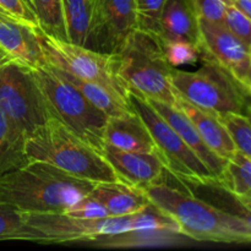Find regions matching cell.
Returning <instances> with one entry per match:
<instances>
[{
    "instance_id": "cell-26",
    "label": "cell",
    "mask_w": 251,
    "mask_h": 251,
    "mask_svg": "<svg viewBox=\"0 0 251 251\" xmlns=\"http://www.w3.org/2000/svg\"><path fill=\"white\" fill-rule=\"evenodd\" d=\"M164 56L173 68L183 65H193L201 60V51L199 46L184 41H174L162 43Z\"/></svg>"
},
{
    "instance_id": "cell-23",
    "label": "cell",
    "mask_w": 251,
    "mask_h": 251,
    "mask_svg": "<svg viewBox=\"0 0 251 251\" xmlns=\"http://www.w3.org/2000/svg\"><path fill=\"white\" fill-rule=\"evenodd\" d=\"M68 41L85 46L90 29L88 0H63Z\"/></svg>"
},
{
    "instance_id": "cell-5",
    "label": "cell",
    "mask_w": 251,
    "mask_h": 251,
    "mask_svg": "<svg viewBox=\"0 0 251 251\" xmlns=\"http://www.w3.org/2000/svg\"><path fill=\"white\" fill-rule=\"evenodd\" d=\"M51 117L102 153L108 117L50 65L32 69Z\"/></svg>"
},
{
    "instance_id": "cell-16",
    "label": "cell",
    "mask_w": 251,
    "mask_h": 251,
    "mask_svg": "<svg viewBox=\"0 0 251 251\" xmlns=\"http://www.w3.org/2000/svg\"><path fill=\"white\" fill-rule=\"evenodd\" d=\"M104 141L105 144L125 151L158 154L150 130L136 112L127 113L122 117L108 118Z\"/></svg>"
},
{
    "instance_id": "cell-11",
    "label": "cell",
    "mask_w": 251,
    "mask_h": 251,
    "mask_svg": "<svg viewBox=\"0 0 251 251\" xmlns=\"http://www.w3.org/2000/svg\"><path fill=\"white\" fill-rule=\"evenodd\" d=\"M137 28L134 0H91L90 29L86 47L113 54Z\"/></svg>"
},
{
    "instance_id": "cell-25",
    "label": "cell",
    "mask_w": 251,
    "mask_h": 251,
    "mask_svg": "<svg viewBox=\"0 0 251 251\" xmlns=\"http://www.w3.org/2000/svg\"><path fill=\"white\" fill-rule=\"evenodd\" d=\"M218 118L229 131L238 151L251 159V124L247 115L229 113Z\"/></svg>"
},
{
    "instance_id": "cell-28",
    "label": "cell",
    "mask_w": 251,
    "mask_h": 251,
    "mask_svg": "<svg viewBox=\"0 0 251 251\" xmlns=\"http://www.w3.org/2000/svg\"><path fill=\"white\" fill-rule=\"evenodd\" d=\"M227 28L243 42L251 55V20L232 4L227 5L225 15Z\"/></svg>"
},
{
    "instance_id": "cell-9",
    "label": "cell",
    "mask_w": 251,
    "mask_h": 251,
    "mask_svg": "<svg viewBox=\"0 0 251 251\" xmlns=\"http://www.w3.org/2000/svg\"><path fill=\"white\" fill-rule=\"evenodd\" d=\"M0 108L26 137L53 118L32 69L16 59L0 65Z\"/></svg>"
},
{
    "instance_id": "cell-18",
    "label": "cell",
    "mask_w": 251,
    "mask_h": 251,
    "mask_svg": "<svg viewBox=\"0 0 251 251\" xmlns=\"http://www.w3.org/2000/svg\"><path fill=\"white\" fill-rule=\"evenodd\" d=\"M176 107L185 113L211 151L225 159H229L235 153L237 147L233 142L229 131L221 122L218 115L208 110L201 109L184 100L183 98H180Z\"/></svg>"
},
{
    "instance_id": "cell-7",
    "label": "cell",
    "mask_w": 251,
    "mask_h": 251,
    "mask_svg": "<svg viewBox=\"0 0 251 251\" xmlns=\"http://www.w3.org/2000/svg\"><path fill=\"white\" fill-rule=\"evenodd\" d=\"M136 229V213L103 218H76L64 212H24V225L15 240L39 244L97 242L98 239Z\"/></svg>"
},
{
    "instance_id": "cell-31",
    "label": "cell",
    "mask_w": 251,
    "mask_h": 251,
    "mask_svg": "<svg viewBox=\"0 0 251 251\" xmlns=\"http://www.w3.org/2000/svg\"><path fill=\"white\" fill-rule=\"evenodd\" d=\"M199 19L225 25V15L227 9L226 0H190Z\"/></svg>"
},
{
    "instance_id": "cell-20",
    "label": "cell",
    "mask_w": 251,
    "mask_h": 251,
    "mask_svg": "<svg viewBox=\"0 0 251 251\" xmlns=\"http://www.w3.org/2000/svg\"><path fill=\"white\" fill-rule=\"evenodd\" d=\"M54 68V66H53ZM56 69V68H55ZM66 80L73 83L96 108L104 113L108 118L122 117L127 113L134 112L129 102V97L120 95L114 88L96 81L78 78L71 74L56 69Z\"/></svg>"
},
{
    "instance_id": "cell-10",
    "label": "cell",
    "mask_w": 251,
    "mask_h": 251,
    "mask_svg": "<svg viewBox=\"0 0 251 251\" xmlns=\"http://www.w3.org/2000/svg\"><path fill=\"white\" fill-rule=\"evenodd\" d=\"M39 46L48 65L78 78L103 83L129 97V91L117 77L112 54H104L47 33L38 25L33 26Z\"/></svg>"
},
{
    "instance_id": "cell-29",
    "label": "cell",
    "mask_w": 251,
    "mask_h": 251,
    "mask_svg": "<svg viewBox=\"0 0 251 251\" xmlns=\"http://www.w3.org/2000/svg\"><path fill=\"white\" fill-rule=\"evenodd\" d=\"M64 213L76 218H87V220L103 218L109 216L103 203L91 193L83 198L78 199L70 207L66 208Z\"/></svg>"
},
{
    "instance_id": "cell-33",
    "label": "cell",
    "mask_w": 251,
    "mask_h": 251,
    "mask_svg": "<svg viewBox=\"0 0 251 251\" xmlns=\"http://www.w3.org/2000/svg\"><path fill=\"white\" fill-rule=\"evenodd\" d=\"M232 5H234L245 16H248L251 20V0H238V1L232 2Z\"/></svg>"
},
{
    "instance_id": "cell-24",
    "label": "cell",
    "mask_w": 251,
    "mask_h": 251,
    "mask_svg": "<svg viewBox=\"0 0 251 251\" xmlns=\"http://www.w3.org/2000/svg\"><path fill=\"white\" fill-rule=\"evenodd\" d=\"M31 7L42 29L56 38L68 41L63 0H31Z\"/></svg>"
},
{
    "instance_id": "cell-35",
    "label": "cell",
    "mask_w": 251,
    "mask_h": 251,
    "mask_svg": "<svg viewBox=\"0 0 251 251\" xmlns=\"http://www.w3.org/2000/svg\"><path fill=\"white\" fill-rule=\"evenodd\" d=\"M9 59L12 58L6 53V51H0V65H1L2 63H5V61L9 60Z\"/></svg>"
},
{
    "instance_id": "cell-8",
    "label": "cell",
    "mask_w": 251,
    "mask_h": 251,
    "mask_svg": "<svg viewBox=\"0 0 251 251\" xmlns=\"http://www.w3.org/2000/svg\"><path fill=\"white\" fill-rule=\"evenodd\" d=\"M129 102L134 112L140 115L150 130L167 172L176 176L179 180L198 185L216 183L215 176L203 162L184 142L169 123L152 107L147 98L129 92Z\"/></svg>"
},
{
    "instance_id": "cell-2",
    "label": "cell",
    "mask_w": 251,
    "mask_h": 251,
    "mask_svg": "<svg viewBox=\"0 0 251 251\" xmlns=\"http://www.w3.org/2000/svg\"><path fill=\"white\" fill-rule=\"evenodd\" d=\"M144 190L151 203L178 225L181 235L198 242L251 243L247 225L234 213L162 181Z\"/></svg>"
},
{
    "instance_id": "cell-30",
    "label": "cell",
    "mask_w": 251,
    "mask_h": 251,
    "mask_svg": "<svg viewBox=\"0 0 251 251\" xmlns=\"http://www.w3.org/2000/svg\"><path fill=\"white\" fill-rule=\"evenodd\" d=\"M24 225V212L15 206L0 203V242L15 240Z\"/></svg>"
},
{
    "instance_id": "cell-17",
    "label": "cell",
    "mask_w": 251,
    "mask_h": 251,
    "mask_svg": "<svg viewBox=\"0 0 251 251\" xmlns=\"http://www.w3.org/2000/svg\"><path fill=\"white\" fill-rule=\"evenodd\" d=\"M157 37L162 43L184 41L200 44L199 16L190 0H168L159 19Z\"/></svg>"
},
{
    "instance_id": "cell-21",
    "label": "cell",
    "mask_w": 251,
    "mask_h": 251,
    "mask_svg": "<svg viewBox=\"0 0 251 251\" xmlns=\"http://www.w3.org/2000/svg\"><path fill=\"white\" fill-rule=\"evenodd\" d=\"M28 162L26 135L0 108V176Z\"/></svg>"
},
{
    "instance_id": "cell-41",
    "label": "cell",
    "mask_w": 251,
    "mask_h": 251,
    "mask_svg": "<svg viewBox=\"0 0 251 251\" xmlns=\"http://www.w3.org/2000/svg\"><path fill=\"white\" fill-rule=\"evenodd\" d=\"M91 1V0H88V2H90Z\"/></svg>"
},
{
    "instance_id": "cell-15",
    "label": "cell",
    "mask_w": 251,
    "mask_h": 251,
    "mask_svg": "<svg viewBox=\"0 0 251 251\" xmlns=\"http://www.w3.org/2000/svg\"><path fill=\"white\" fill-rule=\"evenodd\" d=\"M149 102L169 123V125L178 132L179 136L184 140V142L195 152L196 156L203 162V164L207 167L208 171L211 172V174L215 176L216 181H217L221 174H222L223 169H225L227 159L216 154L215 152L211 151L206 146V144L201 139L196 127L194 126V124L186 117V114L183 110L179 109L176 105L159 102V100H149Z\"/></svg>"
},
{
    "instance_id": "cell-12",
    "label": "cell",
    "mask_w": 251,
    "mask_h": 251,
    "mask_svg": "<svg viewBox=\"0 0 251 251\" xmlns=\"http://www.w3.org/2000/svg\"><path fill=\"white\" fill-rule=\"evenodd\" d=\"M201 58L211 59L239 81L247 73L251 55L247 47L223 24L199 19Z\"/></svg>"
},
{
    "instance_id": "cell-14",
    "label": "cell",
    "mask_w": 251,
    "mask_h": 251,
    "mask_svg": "<svg viewBox=\"0 0 251 251\" xmlns=\"http://www.w3.org/2000/svg\"><path fill=\"white\" fill-rule=\"evenodd\" d=\"M33 26L14 19L0 17V47L12 59L31 69L47 65Z\"/></svg>"
},
{
    "instance_id": "cell-22",
    "label": "cell",
    "mask_w": 251,
    "mask_h": 251,
    "mask_svg": "<svg viewBox=\"0 0 251 251\" xmlns=\"http://www.w3.org/2000/svg\"><path fill=\"white\" fill-rule=\"evenodd\" d=\"M216 185L227 191L240 205L251 203V159L237 150L227 159Z\"/></svg>"
},
{
    "instance_id": "cell-40",
    "label": "cell",
    "mask_w": 251,
    "mask_h": 251,
    "mask_svg": "<svg viewBox=\"0 0 251 251\" xmlns=\"http://www.w3.org/2000/svg\"><path fill=\"white\" fill-rule=\"evenodd\" d=\"M0 51H5V50H4V49H2V48H1V47H0Z\"/></svg>"
},
{
    "instance_id": "cell-13",
    "label": "cell",
    "mask_w": 251,
    "mask_h": 251,
    "mask_svg": "<svg viewBox=\"0 0 251 251\" xmlns=\"http://www.w3.org/2000/svg\"><path fill=\"white\" fill-rule=\"evenodd\" d=\"M102 154L114 169L120 181L142 189L162 181L167 172L163 161L157 153L125 151L105 144Z\"/></svg>"
},
{
    "instance_id": "cell-1",
    "label": "cell",
    "mask_w": 251,
    "mask_h": 251,
    "mask_svg": "<svg viewBox=\"0 0 251 251\" xmlns=\"http://www.w3.org/2000/svg\"><path fill=\"white\" fill-rule=\"evenodd\" d=\"M95 186L46 162L29 161L0 176V203L27 213L64 212Z\"/></svg>"
},
{
    "instance_id": "cell-4",
    "label": "cell",
    "mask_w": 251,
    "mask_h": 251,
    "mask_svg": "<svg viewBox=\"0 0 251 251\" xmlns=\"http://www.w3.org/2000/svg\"><path fill=\"white\" fill-rule=\"evenodd\" d=\"M26 154L29 161L46 162L83 180L120 181L105 157L56 118L26 137Z\"/></svg>"
},
{
    "instance_id": "cell-37",
    "label": "cell",
    "mask_w": 251,
    "mask_h": 251,
    "mask_svg": "<svg viewBox=\"0 0 251 251\" xmlns=\"http://www.w3.org/2000/svg\"><path fill=\"white\" fill-rule=\"evenodd\" d=\"M247 118L248 119H249V122H250V124H251V105L249 107V109H248V112H247Z\"/></svg>"
},
{
    "instance_id": "cell-19",
    "label": "cell",
    "mask_w": 251,
    "mask_h": 251,
    "mask_svg": "<svg viewBox=\"0 0 251 251\" xmlns=\"http://www.w3.org/2000/svg\"><path fill=\"white\" fill-rule=\"evenodd\" d=\"M91 194L103 203L109 216L132 215L151 203L144 189L123 181L98 183Z\"/></svg>"
},
{
    "instance_id": "cell-39",
    "label": "cell",
    "mask_w": 251,
    "mask_h": 251,
    "mask_svg": "<svg viewBox=\"0 0 251 251\" xmlns=\"http://www.w3.org/2000/svg\"><path fill=\"white\" fill-rule=\"evenodd\" d=\"M27 2H28V5L31 6V0H27ZM31 9H32V7H31ZM32 11H33V10H32Z\"/></svg>"
},
{
    "instance_id": "cell-3",
    "label": "cell",
    "mask_w": 251,
    "mask_h": 251,
    "mask_svg": "<svg viewBox=\"0 0 251 251\" xmlns=\"http://www.w3.org/2000/svg\"><path fill=\"white\" fill-rule=\"evenodd\" d=\"M112 56L115 75L129 92L178 105L180 97L171 80L174 68L167 61L158 37L136 28Z\"/></svg>"
},
{
    "instance_id": "cell-36",
    "label": "cell",
    "mask_w": 251,
    "mask_h": 251,
    "mask_svg": "<svg viewBox=\"0 0 251 251\" xmlns=\"http://www.w3.org/2000/svg\"><path fill=\"white\" fill-rule=\"evenodd\" d=\"M0 17H7V19H12L11 16H10L9 14H7L6 11H4V10L1 9V7H0ZM15 20V19H14Z\"/></svg>"
},
{
    "instance_id": "cell-6",
    "label": "cell",
    "mask_w": 251,
    "mask_h": 251,
    "mask_svg": "<svg viewBox=\"0 0 251 251\" xmlns=\"http://www.w3.org/2000/svg\"><path fill=\"white\" fill-rule=\"evenodd\" d=\"M195 71L174 68L171 80L179 97L216 115L247 114L251 97L226 69L211 59L201 58Z\"/></svg>"
},
{
    "instance_id": "cell-27",
    "label": "cell",
    "mask_w": 251,
    "mask_h": 251,
    "mask_svg": "<svg viewBox=\"0 0 251 251\" xmlns=\"http://www.w3.org/2000/svg\"><path fill=\"white\" fill-rule=\"evenodd\" d=\"M168 0H134L137 28L157 36L159 19Z\"/></svg>"
},
{
    "instance_id": "cell-34",
    "label": "cell",
    "mask_w": 251,
    "mask_h": 251,
    "mask_svg": "<svg viewBox=\"0 0 251 251\" xmlns=\"http://www.w3.org/2000/svg\"><path fill=\"white\" fill-rule=\"evenodd\" d=\"M240 85L243 86V88L247 91L248 95H249L251 97V63H250L249 68H248L247 73L244 74L243 78L240 80Z\"/></svg>"
},
{
    "instance_id": "cell-38",
    "label": "cell",
    "mask_w": 251,
    "mask_h": 251,
    "mask_svg": "<svg viewBox=\"0 0 251 251\" xmlns=\"http://www.w3.org/2000/svg\"><path fill=\"white\" fill-rule=\"evenodd\" d=\"M234 1H238V0H226V2H227V4H232V2H234Z\"/></svg>"
},
{
    "instance_id": "cell-32",
    "label": "cell",
    "mask_w": 251,
    "mask_h": 251,
    "mask_svg": "<svg viewBox=\"0 0 251 251\" xmlns=\"http://www.w3.org/2000/svg\"><path fill=\"white\" fill-rule=\"evenodd\" d=\"M0 7L12 19L28 25H38L34 12L27 0H0Z\"/></svg>"
}]
</instances>
